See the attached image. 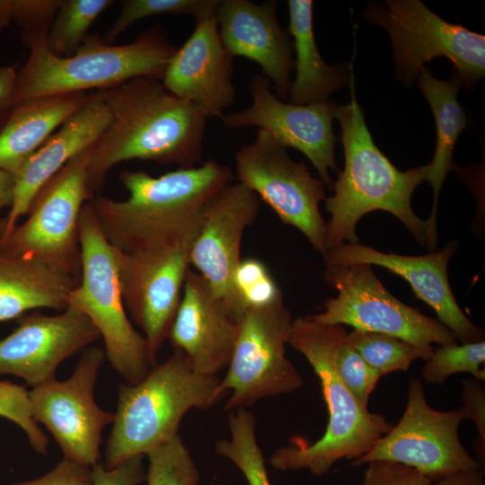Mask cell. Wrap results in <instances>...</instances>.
<instances>
[{
    "instance_id": "1",
    "label": "cell",
    "mask_w": 485,
    "mask_h": 485,
    "mask_svg": "<svg viewBox=\"0 0 485 485\" xmlns=\"http://www.w3.org/2000/svg\"><path fill=\"white\" fill-rule=\"evenodd\" d=\"M111 119L93 147L88 187L96 195L110 170L133 159L179 168L196 166L202 157L207 115L195 104L165 89L162 80L141 76L98 90Z\"/></svg>"
},
{
    "instance_id": "2",
    "label": "cell",
    "mask_w": 485,
    "mask_h": 485,
    "mask_svg": "<svg viewBox=\"0 0 485 485\" xmlns=\"http://www.w3.org/2000/svg\"><path fill=\"white\" fill-rule=\"evenodd\" d=\"M119 181L128 191L118 201L95 195L90 201L109 242L134 251L193 241L210 199L231 183V169L209 160L158 177L123 171Z\"/></svg>"
},
{
    "instance_id": "3",
    "label": "cell",
    "mask_w": 485,
    "mask_h": 485,
    "mask_svg": "<svg viewBox=\"0 0 485 485\" xmlns=\"http://www.w3.org/2000/svg\"><path fill=\"white\" fill-rule=\"evenodd\" d=\"M335 118L340 124L345 163L333 182L334 194L324 199L331 215L326 224L325 249L358 242L357 224L374 210L396 216L424 245L426 221L415 214L410 200L415 189L427 181L428 164L398 170L375 144L354 91L348 104L338 106Z\"/></svg>"
},
{
    "instance_id": "4",
    "label": "cell",
    "mask_w": 485,
    "mask_h": 485,
    "mask_svg": "<svg viewBox=\"0 0 485 485\" xmlns=\"http://www.w3.org/2000/svg\"><path fill=\"white\" fill-rule=\"evenodd\" d=\"M347 334L340 324H322L308 316L293 319L287 344L305 357L318 376L329 420L314 443L293 441L276 450L269 459L273 468L324 475L338 461L368 453L393 427L384 416L361 406L341 381L336 356Z\"/></svg>"
},
{
    "instance_id": "5",
    "label": "cell",
    "mask_w": 485,
    "mask_h": 485,
    "mask_svg": "<svg viewBox=\"0 0 485 485\" xmlns=\"http://www.w3.org/2000/svg\"><path fill=\"white\" fill-rule=\"evenodd\" d=\"M46 40V35L39 36L25 43L30 55L17 71L12 107L40 96L109 89L141 76L162 80L177 50L160 26L125 45L87 36L75 54L66 57L52 54Z\"/></svg>"
},
{
    "instance_id": "6",
    "label": "cell",
    "mask_w": 485,
    "mask_h": 485,
    "mask_svg": "<svg viewBox=\"0 0 485 485\" xmlns=\"http://www.w3.org/2000/svg\"><path fill=\"white\" fill-rule=\"evenodd\" d=\"M224 394L217 376L196 373L184 354L174 349L137 384H119L105 467L146 455L178 435L187 411L208 410Z\"/></svg>"
},
{
    "instance_id": "7",
    "label": "cell",
    "mask_w": 485,
    "mask_h": 485,
    "mask_svg": "<svg viewBox=\"0 0 485 485\" xmlns=\"http://www.w3.org/2000/svg\"><path fill=\"white\" fill-rule=\"evenodd\" d=\"M78 226L81 278L68 305L81 311L96 327L111 367L127 384H137L152 368L146 343L127 316L114 247L90 201L81 210Z\"/></svg>"
},
{
    "instance_id": "8",
    "label": "cell",
    "mask_w": 485,
    "mask_h": 485,
    "mask_svg": "<svg viewBox=\"0 0 485 485\" xmlns=\"http://www.w3.org/2000/svg\"><path fill=\"white\" fill-rule=\"evenodd\" d=\"M93 147L74 156L41 187L26 220L0 242V251L36 258L80 280L79 216L95 196L87 181Z\"/></svg>"
},
{
    "instance_id": "9",
    "label": "cell",
    "mask_w": 485,
    "mask_h": 485,
    "mask_svg": "<svg viewBox=\"0 0 485 485\" xmlns=\"http://www.w3.org/2000/svg\"><path fill=\"white\" fill-rule=\"evenodd\" d=\"M385 6L373 4L365 17L387 31L395 75L402 83L412 84L425 64L436 57L448 58L466 87L484 76V35L446 22L419 0H388Z\"/></svg>"
},
{
    "instance_id": "10",
    "label": "cell",
    "mask_w": 485,
    "mask_h": 485,
    "mask_svg": "<svg viewBox=\"0 0 485 485\" xmlns=\"http://www.w3.org/2000/svg\"><path fill=\"white\" fill-rule=\"evenodd\" d=\"M323 277L338 294L324 301L322 312L308 315L313 321L392 335L423 348H432L433 343L457 344L452 331L438 320L393 296L371 265H329Z\"/></svg>"
},
{
    "instance_id": "11",
    "label": "cell",
    "mask_w": 485,
    "mask_h": 485,
    "mask_svg": "<svg viewBox=\"0 0 485 485\" xmlns=\"http://www.w3.org/2000/svg\"><path fill=\"white\" fill-rule=\"evenodd\" d=\"M292 322L283 297L242 313L227 372L220 380L221 391H231L225 410L251 407L303 386L301 374L286 355Z\"/></svg>"
},
{
    "instance_id": "12",
    "label": "cell",
    "mask_w": 485,
    "mask_h": 485,
    "mask_svg": "<svg viewBox=\"0 0 485 485\" xmlns=\"http://www.w3.org/2000/svg\"><path fill=\"white\" fill-rule=\"evenodd\" d=\"M239 182L265 201L280 221L298 229L323 254L326 223L320 211L325 185L304 163L294 161L287 148L259 129L255 140L234 154Z\"/></svg>"
},
{
    "instance_id": "13",
    "label": "cell",
    "mask_w": 485,
    "mask_h": 485,
    "mask_svg": "<svg viewBox=\"0 0 485 485\" xmlns=\"http://www.w3.org/2000/svg\"><path fill=\"white\" fill-rule=\"evenodd\" d=\"M466 419L463 408L441 411L431 408L422 382L411 378L407 405L399 422L366 454L354 459L357 467L390 461L411 467L433 482L464 470H484L463 445L458 429Z\"/></svg>"
},
{
    "instance_id": "14",
    "label": "cell",
    "mask_w": 485,
    "mask_h": 485,
    "mask_svg": "<svg viewBox=\"0 0 485 485\" xmlns=\"http://www.w3.org/2000/svg\"><path fill=\"white\" fill-rule=\"evenodd\" d=\"M104 357L101 348H87L68 379H54L29 391L33 419L52 434L64 459L91 467L101 459V431L114 417L93 398Z\"/></svg>"
},
{
    "instance_id": "15",
    "label": "cell",
    "mask_w": 485,
    "mask_h": 485,
    "mask_svg": "<svg viewBox=\"0 0 485 485\" xmlns=\"http://www.w3.org/2000/svg\"><path fill=\"white\" fill-rule=\"evenodd\" d=\"M192 242L134 251L114 247L123 303L143 331L152 367L181 300Z\"/></svg>"
},
{
    "instance_id": "16",
    "label": "cell",
    "mask_w": 485,
    "mask_h": 485,
    "mask_svg": "<svg viewBox=\"0 0 485 485\" xmlns=\"http://www.w3.org/2000/svg\"><path fill=\"white\" fill-rule=\"evenodd\" d=\"M263 75L253 76L249 84L251 105L242 110L221 115L228 128L258 127L284 147H292L312 163L325 186L332 190L330 170L337 171L332 128L338 105L333 101L297 105L279 100L271 92Z\"/></svg>"
},
{
    "instance_id": "17",
    "label": "cell",
    "mask_w": 485,
    "mask_h": 485,
    "mask_svg": "<svg viewBox=\"0 0 485 485\" xmlns=\"http://www.w3.org/2000/svg\"><path fill=\"white\" fill-rule=\"evenodd\" d=\"M259 209V198L251 190L239 181L227 184L207 204L190 248V265L239 318L244 311L233 278L242 260L244 232Z\"/></svg>"
},
{
    "instance_id": "18",
    "label": "cell",
    "mask_w": 485,
    "mask_h": 485,
    "mask_svg": "<svg viewBox=\"0 0 485 485\" xmlns=\"http://www.w3.org/2000/svg\"><path fill=\"white\" fill-rule=\"evenodd\" d=\"M100 337L90 319L71 305L56 315L23 314L0 340V375L19 376L31 387L43 384L56 379L61 362Z\"/></svg>"
},
{
    "instance_id": "19",
    "label": "cell",
    "mask_w": 485,
    "mask_h": 485,
    "mask_svg": "<svg viewBox=\"0 0 485 485\" xmlns=\"http://www.w3.org/2000/svg\"><path fill=\"white\" fill-rule=\"evenodd\" d=\"M456 247L451 242L441 251L408 256L347 242L327 249L322 256L325 266L364 263L387 269L408 281L415 295L436 312L438 321L461 343L484 340V331L465 315L449 284L447 266Z\"/></svg>"
},
{
    "instance_id": "20",
    "label": "cell",
    "mask_w": 485,
    "mask_h": 485,
    "mask_svg": "<svg viewBox=\"0 0 485 485\" xmlns=\"http://www.w3.org/2000/svg\"><path fill=\"white\" fill-rule=\"evenodd\" d=\"M240 320L190 268L168 340L196 373L216 376L229 364Z\"/></svg>"
},
{
    "instance_id": "21",
    "label": "cell",
    "mask_w": 485,
    "mask_h": 485,
    "mask_svg": "<svg viewBox=\"0 0 485 485\" xmlns=\"http://www.w3.org/2000/svg\"><path fill=\"white\" fill-rule=\"evenodd\" d=\"M233 58L222 44L215 14L196 22L191 35L170 60L162 83L207 118L220 117L235 101Z\"/></svg>"
},
{
    "instance_id": "22",
    "label": "cell",
    "mask_w": 485,
    "mask_h": 485,
    "mask_svg": "<svg viewBox=\"0 0 485 485\" xmlns=\"http://www.w3.org/2000/svg\"><path fill=\"white\" fill-rule=\"evenodd\" d=\"M278 3L221 0L216 10L218 33L226 52L257 63L273 84L276 96L286 100L294 66L293 42L277 19Z\"/></svg>"
},
{
    "instance_id": "23",
    "label": "cell",
    "mask_w": 485,
    "mask_h": 485,
    "mask_svg": "<svg viewBox=\"0 0 485 485\" xmlns=\"http://www.w3.org/2000/svg\"><path fill=\"white\" fill-rule=\"evenodd\" d=\"M110 119L107 104L95 93L28 158L13 175V201L5 217V228L0 242L10 235L18 220L27 215L31 203L41 187L74 156L93 146Z\"/></svg>"
},
{
    "instance_id": "24",
    "label": "cell",
    "mask_w": 485,
    "mask_h": 485,
    "mask_svg": "<svg viewBox=\"0 0 485 485\" xmlns=\"http://www.w3.org/2000/svg\"><path fill=\"white\" fill-rule=\"evenodd\" d=\"M79 281L36 258L0 251V322L37 308L64 311Z\"/></svg>"
},
{
    "instance_id": "25",
    "label": "cell",
    "mask_w": 485,
    "mask_h": 485,
    "mask_svg": "<svg viewBox=\"0 0 485 485\" xmlns=\"http://www.w3.org/2000/svg\"><path fill=\"white\" fill-rule=\"evenodd\" d=\"M89 97L86 92L46 95L13 107L0 130V171L14 175Z\"/></svg>"
},
{
    "instance_id": "26",
    "label": "cell",
    "mask_w": 485,
    "mask_h": 485,
    "mask_svg": "<svg viewBox=\"0 0 485 485\" xmlns=\"http://www.w3.org/2000/svg\"><path fill=\"white\" fill-rule=\"evenodd\" d=\"M418 86L428 100L432 110L436 128V143L434 156L428 166L427 181L434 192V200L427 225V242L430 250L436 245V210L438 195L447 173L453 168V154L461 133L467 127L468 119L458 101L461 81L455 72L447 81L433 76L425 66L417 78Z\"/></svg>"
},
{
    "instance_id": "27",
    "label": "cell",
    "mask_w": 485,
    "mask_h": 485,
    "mask_svg": "<svg viewBox=\"0 0 485 485\" xmlns=\"http://www.w3.org/2000/svg\"><path fill=\"white\" fill-rule=\"evenodd\" d=\"M288 32L295 53V78L291 83L288 102L306 105L325 101L348 84L344 67L329 66L319 52L313 32L312 0H289Z\"/></svg>"
},
{
    "instance_id": "28",
    "label": "cell",
    "mask_w": 485,
    "mask_h": 485,
    "mask_svg": "<svg viewBox=\"0 0 485 485\" xmlns=\"http://www.w3.org/2000/svg\"><path fill=\"white\" fill-rule=\"evenodd\" d=\"M228 426L230 438L216 442V453L231 461L242 472L248 485H271L252 413L247 408L234 410Z\"/></svg>"
},
{
    "instance_id": "29",
    "label": "cell",
    "mask_w": 485,
    "mask_h": 485,
    "mask_svg": "<svg viewBox=\"0 0 485 485\" xmlns=\"http://www.w3.org/2000/svg\"><path fill=\"white\" fill-rule=\"evenodd\" d=\"M112 0H61L47 35V47L55 56L70 57L85 40L93 22Z\"/></svg>"
},
{
    "instance_id": "30",
    "label": "cell",
    "mask_w": 485,
    "mask_h": 485,
    "mask_svg": "<svg viewBox=\"0 0 485 485\" xmlns=\"http://www.w3.org/2000/svg\"><path fill=\"white\" fill-rule=\"evenodd\" d=\"M347 340L363 359L381 375L406 372L416 359L427 361L434 348H423L397 337L364 331L348 332Z\"/></svg>"
},
{
    "instance_id": "31",
    "label": "cell",
    "mask_w": 485,
    "mask_h": 485,
    "mask_svg": "<svg viewBox=\"0 0 485 485\" xmlns=\"http://www.w3.org/2000/svg\"><path fill=\"white\" fill-rule=\"evenodd\" d=\"M120 13L101 39L110 44L132 23L163 14L191 15L196 22L216 14L221 0H123Z\"/></svg>"
},
{
    "instance_id": "32",
    "label": "cell",
    "mask_w": 485,
    "mask_h": 485,
    "mask_svg": "<svg viewBox=\"0 0 485 485\" xmlns=\"http://www.w3.org/2000/svg\"><path fill=\"white\" fill-rule=\"evenodd\" d=\"M485 341L440 346L433 350L421 369L423 381L443 384L450 375L471 374L473 378L485 380Z\"/></svg>"
},
{
    "instance_id": "33",
    "label": "cell",
    "mask_w": 485,
    "mask_h": 485,
    "mask_svg": "<svg viewBox=\"0 0 485 485\" xmlns=\"http://www.w3.org/2000/svg\"><path fill=\"white\" fill-rule=\"evenodd\" d=\"M147 485H198L199 472L179 435L148 454Z\"/></svg>"
},
{
    "instance_id": "34",
    "label": "cell",
    "mask_w": 485,
    "mask_h": 485,
    "mask_svg": "<svg viewBox=\"0 0 485 485\" xmlns=\"http://www.w3.org/2000/svg\"><path fill=\"white\" fill-rule=\"evenodd\" d=\"M233 282L243 311L269 305L283 297L269 269L259 259H242Z\"/></svg>"
},
{
    "instance_id": "35",
    "label": "cell",
    "mask_w": 485,
    "mask_h": 485,
    "mask_svg": "<svg viewBox=\"0 0 485 485\" xmlns=\"http://www.w3.org/2000/svg\"><path fill=\"white\" fill-rule=\"evenodd\" d=\"M61 0H0V30L12 22L22 29L26 41L48 35Z\"/></svg>"
},
{
    "instance_id": "36",
    "label": "cell",
    "mask_w": 485,
    "mask_h": 485,
    "mask_svg": "<svg viewBox=\"0 0 485 485\" xmlns=\"http://www.w3.org/2000/svg\"><path fill=\"white\" fill-rule=\"evenodd\" d=\"M0 417L18 425L38 454L48 453V439L33 419L29 391L24 386L0 381Z\"/></svg>"
},
{
    "instance_id": "37",
    "label": "cell",
    "mask_w": 485,
    "mask_h": 485,
    "mask_svg": "<svg viewBox=\"0 0 485 485\" xmlns=\"http://www.w3.org/2000/svg\"><path fill=\"white\" fill-rule=\"evenodd\" d=\"M336 369L355 399L368 409L369 396L382 375L363 359L349 344L347 336L336 356Z\"/></svg>"
},
{
    "instance_id": "38",
    "label": "cell",
    "mask_w": 485,
    "mask_h": 485,
    "mask_svg": "<svg viewBox=\"0 0 485 485\" xmlns=\"http://www.w3.org/2000/svg\"><path fill=\"white\" fill-rule=\"evenodd\" d=\"M361 485H432L433 481L407 465L374 461L366 463Z\"/></svg>"
},
{
    "instance_id": "39",
    "label": "cell",
    "mask_w": 485,
    "mask_h": 485,
    "mask_svg": "<svg viewBox=\"0 0 485 485\" xmlns=\"http://www.w3.org/2000/svg\"><path fill=\"white\" fill-rule=\"evenodd\" d=\"M461 398L466 419L473 421L478 431L474 451L476 460L485 468V390L481 382L475 378L462 381Z\"/></svg>"
},
{
    "instance_id": "40",
    "label": "cell",
    "mask_w": 485,
    "mask_h": 485,
    "mask_svg": "<svg viewBox=\"0 0 485 485\" xmlns=\"http://www.w3.org/2000/svg\"><path fill=\"white\" fill-rule=\"evenodd\" d=\"M143 457L135 456L111 469L99 463L92 466L93 485H138L146 479Z\"/></svg>"
},
{
    "instance_id": "41",
    "label": "cell",
    "mask_w": 485,
    "mask_h": 485,
    "mask_svg": "<svg viewBox=\"0 0 485 485\" xmlns=\"http://www.w3.org/2000/svg\"><path fill=\"white\" fill-rule=\"evenodd\" d=\"M10 485H93V469L63 459L53 470L40 478Z\"/></svg>"
},
{
    "instance_id": "42",
    "label": "cell",
    "mask_w": 485,
    "mask_h": 485,
    "mask_svg": "<svg viewBox=\"0 0 485 485\" xmlns=\"http://www.w3.org/2000/svg\"><path fill=\"white\" fill-rule=\"evenodd\" d=\"M15 66H0V130L8 119L17 75Z\"/></svg>"
},
{
    "instance_id": "43",
    "label": "cell",
    "mask_w": 485,
    "mask_h": 485,
    "mask_svg": "<svg viewBox=\"0 0 485 485\" xmlns=\"http://www.w3.org/2000/svg\"><path fill=\"white\" fill-rule=\"evenodd\" d=\"M436 485H485L482 470L459 471L438 480Z\"/></svg>"
},
{
    "instance_id": "44",
    "label": "cell",
    "mask_w": 485,
    "mask_h": 485,
    "mask_svg": "<svg viewBox=\"0 0 485 485\" xmlns=\"http://www.w3.org/2000/svg\"><path fill=\"white\" fill-rule=\"evenodd\" d=\"M13 175L4 172L0 171V211L10 206L13 201ZM5 228V217H0V242L3 238L4 232Z\"/></svg>"
}]
</instances>
